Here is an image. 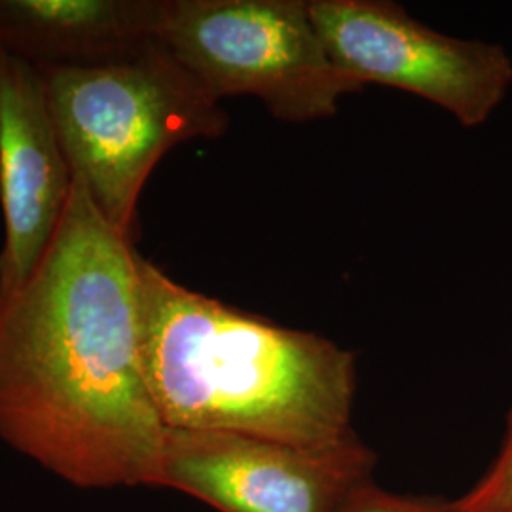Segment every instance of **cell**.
I'll list each match as a JSON object with an SVG mask.
<instances>
[{
    "instance_id": "4",
    "label": "cell",
    "mask_w": 512,
    "mask_h": 512,
    "mask_svg": "<svg viewBox=\"0 0 512 512\" xmlns=\"http://www.w3.org/2000/svg\"><path fill=\"white\" fill-rule=\"evenodd\" d=\"M154 35L217 101L251 95L304 124L359 88L330 59L310 0H158Z\"/></svg>"
},
{
    "instance_id": "2",
    "label": "cell",
    "mask_w": 512,
    "mask_h": 512,
    "mask_svg": "<svg viewBox=\"0 0 512 512\" xmlns=\"http://www.w3.org/2000/svg\"><path fill=\"white\" fill-rule=\"evenodd\" d=\"M139 346L167 429L302 448L355 442V357L196 293L139 255Z\"/></svg>"
},
{
    "instance_id": "7",
    "label": "cell",
    "mask_w": 512,
    "mask_h": 512,
    "mask_svg": "<svg viewBox=\"0 0 512 512\" xmlns=\"http://www.w3.org/2000/svg\"><path fill=\"white\" fill-rule=\"evenodd\" d=\"M73 181L42 71L2 50L0 298L18 291L37 270L65 217Z\"/></svg>"
},
{
    "instance_id": "3",
    "label": "cell",
    "mask_w": 512,
    "mask_h": 512,
    "mask_svg": "<svg viewBox=\"0 0 512 512\" xmlns=\"http://www.w3.org/2000/svg\"><path fill=\"white\" fill-rule=\"evenodd\" d=\"M40 71L73 175L129 238L141 192L165 154L228 128L220 101L156 37L105 63Z\"/></svg>"
},
{
    "instance_id": "8",
    "label": "cell",
    "mask_w": 512,
    "mask_h": 512,
    "mask_svg": "<svg viewBox=\"0 0 512 512\" xmlns=\"http://www.w3.org/2000/svg\"><path fill=\"white\" fill-rule=\"evenodd\" d=\"M158 0H0V48L38 69L105 63L154 35Z\"/></svg>"
},
{
    "instance_id": "9",
    "label": "cell",
    "mask_w": 512,
    "mask_h": 512,
    "mask_svg": "<svg viewBox=\"0 0 512 512\" xmlns=\"http://www.w3.org/2000/svg\"><path fill=\"white\" fill-rule=\"evenodd\" d=\"M456 505L461 512H512V410L494 467Z\"/></svg>"
},
{
    "instance_id": "6",
    "label": "cell",
    "mask_w": 512,
    "mask_h": 512,
    "mask_svg": "<svg viewBox=\"0 0 512 512\" xmlns=\"http://www.w3.org/2000/svg\"><path fill=\"white\" fill-rule=\"evenodd\" d=\"M374 456L355 440L302 448L211 431H165L152 486L196 497L219 512H340L372 478Z\"/></svg>"
},
{
    "instance_id": "5",
    "label": "cell",
    "mask_w": 512,
    "mask_h": 512,
    "mask_svg": "<svg viewBox=\"0 0 512 512\" xmlns=\"http://www.w3.org/2000/svg\"><path fill=\"white\" fill-rule=\"evenodd\" d=\"M330 59L361 90L368 84L418 95L463 128L490 120L512 86L499 44L450 37L387 0H310Z\"/></svg>"
},
{
    "instance_id": "1",
    "label": "cell",
    "mask_w": 512,
    "mask_h": 512,
    "mask_svg": "<svg viewBox=\"0 0 512 512\" xmlns=\"http://www.w3.org/2000/svg\"><path fill=\"white\" fill-rule=\"evenodd\" d=\"M139 253L74 175L54 241L0 298V439L82 490L152 486L165 427L139 346Z\"/></svg>"
},
{
    "instance_id": "11",
    "label": "cell",
    "mask_w": 512,
    "mask_h": 512,
    "mask_svg": "<svg viewBox=\"0 0 512 512\" xmlns=\"http://www.w3.org/2000/svg\"><path fill=\"white\" fill-rule=\"evenodd\" d=\"M0 59H2V48H0Z\"/></svg>"
},
{
    "instance_id": "10",
    "label": "cell",
    "mask_w": 512,
    "mask_h": 512,
    "mask_svg": "<svg viewBox=\"0 0 512 512\" xmlns=\"http://www.w3.org/2000/svg\"><path fill=\"white\" fill-rule=\"evenodd\" d=\"M340 512H461L456 501L440 503L427 499H414L403 495L389 494L378 488L372 478L359 484L349 494Z\"/></svg>"
}]
</instances>
